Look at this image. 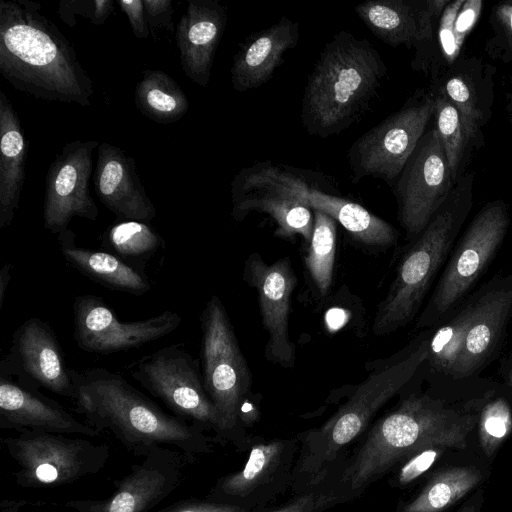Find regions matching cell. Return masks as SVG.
<instances>
[{
  "instance_id": "cell-1",
  "label": "cell",
  "mask_w": 512,
  "mask_h": 512,
  "mask_svg": "<svg viewBox=\"0 0 512 512\" xmlns=\"http://www.w3.org/2000/svg\"><path fill=\"white\" fill-rule=\"evenodd\" d=\"M495 380L454 404L437 386L412 392L378 419L354 448L336 482L351 501L388 474L407 455L426 447L465 449Z\"/></svg>"
},
{
  "instance_id": "cell-2",
  "label": "cell",
  "mask_w": 512,
  "mask_h": 512,
  "mask_svg": "<svg viewBox=\"0 0 512 512\" xmlns=\"http://www.w3.org/2000/svg\"><path fill=\"white\" fill-rule=\"evenodd\" d=\"M71 377L75 411L98 432L109 430L134 455L166 446L193 461L213 451L214 436L165 412L122 375L96 367L71 369Z\"/></svg>"
},
{
  "instance_id": "cell-3",
  "label": "cell",
  "mask_w": 512,
  "mask_h": 512,
  "mask_svg": "<svg viewBox=\"0 0 512 512\" xmlns=\"http://www.w3.org/2000/svg\"><path fill=\"white\" fill-rule=\"evenodd\" d=\"M37 2L1 0L0 74L39 100L89 106L93 83L71 43Z\"/></svg>"
},
{
  "instance_id": "cell-4",
  "label": "cell",
  "mask_w": 512,
  "mask_h": 512,
  "mask_svg": "<svg viewBox=\"0 0 512 512\" xmlns=\"http://www.w3.org/2000/svg\"><path fill=\"white\" fill-rule=\"evenodd\" d=\"M512 320V272L493 275L431 329L428 356L420 369L433 385L481 378L498 358Z\"/></svg>"
},
{
  "instance_id": "cell-5",
  "label": "cell",
  "mask_w": 512,
  "mask_h": 512,
  "mask_svg": "<svg viewBox=\"0 0 512 512\" xmlns=\"http://www.w3.org/2000/svg\"><path fill=\"white\" fill-rule=\"evenodd\" d=\"M386 76L381 55L367 39L337 32L304 89L301 122L307 134L328 138L348 129L366 112Z\"/></svg>"
},
{
  "instance_id": "cell-6",
  "label": "cell",
  "mask_w": 512,
  "mask_h": 512,
  "mask_svg": "<svg viewBox=\"0 0 512 512\" xmlns=\"http://www.w3.org/2000/svg\"><path fill=\"white\" fill-rule=\"evenodd\" d=\"M473 185L474 174L466 172L425 229L412 240L376 313L375 335L390 334L418 314L472 209Z\"/></svg>"
},
{
  "instance_id": "cell-7",
  "label": "cell",
  "mask_w": 512,
  "mask_h": 512,
  "mask_svg": "<svg viewBox=\"0 0 512 512\" xmlns=\"http://www.w3.org/2000/svg\"><path fill=\"white\" fill-rule=\"evenodd\" d=\"M510 225L504 200L487 202L456 241L416 327L433 328L475 289L501 248Z\"/></svg>"
},
{
  "instance_id": "cell-8",
  "label": "cell",
  "mask_w": 512,
  "mask_h": 512,
  "mask_svg": "<svg viewBox=\"0 0 512 512\" xmlns=\"http://www.w3.org/2000/svg\"><path fill=\"white\" fill-rule=\"evenodd\" d=\"M201 371L207 395L217 408L227 441L247 450L254 438L240 426L241 407L248 399L251 375L221 300L213 295L200 315Z\"/></svg>"
},
{
  "instance_id": "cell-9",
  "label": "cell",
  "mask_w": 512,
  "mask_h": 512,
  "mask_svg": "<svg viewBox=\"0 0 512 512\" xmlns=\"http://www.w3.org/2000/svg\"><path fill=\"white\" fill-rule=\"evenodd\" d=\"M1 442L18 466L16 484L28 489L59 487L97 474L110 453L107 444L45 431L23 430Z\"/></svg>"
},
{
  "instance_id": "cell-10",
  "label": "cell",
  "mask_w": 512,
  "mask_h": 512,
  "mask_svg": "<svg viewBox=\"0 0 512 512\" xmlns=\"http://www.w3.org/2000/svg\"><path fill=\"white\" fill-rule=\"evenodd\" d=\"M131 376L173 415L214 433L217 443H228L222 418L206 393L198 361L183 344H172L137 360Z\"/></svg>"
},
{
  "instance_id": "cell-11",
  "label": "cell",
  "mask_w": 512,
  "mask_h": 512,
  "mask_svg": "<svg viewBox=\"0 0 512 512\" xmlns=\"http://www.w3.org/2000/svg\"><path fill=\"white\" fill-rule=\"evenodd\" d=\"M432 92L415 95L356 139L347 153L352 183L366 177L393 185L434 116Z\"/></svg>"
},
{
  "instance_id": "cell-12",
  "label": "cell",
  "mask_w": 512,
  "mask_h": 512,
  "mask_svg": "<svg viewBox=\"0 0 512 512\" xmlns=\"http://www.w3.org/2000/svg\"><path fill=\"white\" fill-rule=\"evenodd\" d=\"M299 449L298 439L254 438L244 466L219 478L206 498L263 512L288 489Z\"/></svg>"
},
{
  "instance_id": "cell-13",
  "label": "cell",
  "mask_w": 512,
  "mask_h": 512,
  "mask_svg": "<svg viewBox=\"0 0 512 512\" xmlns=\"http://www.w3.org/2000/svg\"><path fill=\"white\" fill-rule=\"evenodd\" d=\"M454 185L443 143L434 126L422 136L393 184L399 222L411 241L425 229Z\"/></svg>"
},
{
  "instance_id": "cell-14",
  "label": "cell",
  "mask_w": 512,
  "mask_h": 512,
  "mask_svg": "<svg viewBox=\"0 0 512 512\" xmlns=\"http://www.w3.org/2000/svg\"><path fill=\"white\" fill-rule=\"evenodd\" d=\"M74 339L79 349L110 354L139 348L154 342L179 327L177 312H164L144 320H119L103 298L79 295L73 303Z\"/></svg>"
},
{
  "instance_id": "cell-15",
  "label": "cell",
  "mask_w": 512,
  "mask_h": 512,
  "mask_svg": "<svg viewBox=\"0 0 512 512\" xmlns=\"http://www.w3.org/2000/svg\"><path fill=\"white\" fill-rule=\"evenodd\" d=\"M186 460L174 448L155 447L113 482L114 491L107 498L70 500L63 506L77 512H150L179 487Z\"/></svg>"
},
{
  "instance_id": "cell-16",
  "label": "cell",
  "mask_w": 512,
  "mask_h": 512,
  "mask_svg": "<svg viewBox=\"0 0 512 512\" xmlns=\"http://www.w3.org/2000/svg\"><path fill=\"white\" fill-rule=\"evenodd\" d=\"M97 140L66 143L50 164L45 178L44 228L56 236L74 217L95 221L98 208L90 194L92 155Z\"/></svg>"
},
{
  "instance_id": "cell-17",
  "label": "cell",
  "mask_w": 512,
  "mask_h": 512,
  "mask_svg": "<svg viewBox=\"0 0 512 512\" xmlns=\"http://www.w3.org/2000/svg\"><path fill=\"white\" fill-rule=\"evenodd\" d=\"M243 276L257 292L267 333L265 357L282 367H293L295 346L289 337L288 324L297 280L290 259L286 257L267 264L258 253H252L245 261Z\"/></svg>"
},
{
  "instance_id": "cell-18",
  "label": "cell",
  "mask_w": 512,
  "mask_h": 512,
  "mask_svg": "<svg viewBox=\"0 0 512 512\" xmlns=\"http://www.w3.org/2000/svg\"><path fill=\"white\" fill-rule=\"evenodd\" d=\"M0 366L37 389L71 399V369L53 329L40 318L31 317L16 328Z\"/></svg>"
},
{
  "instance_id": "cell-19",
  "label": "cell",
  "mask_w": 512,
  "mask_h": 512,
  "mask_svg": "<svg viewBox=\"0 0 512 512\" xmlns=\"http://www.w3.org/2000/svg\"><path fill=\"white\" fill-rule=\"evenodd\" d=\"M232 215L243 219L249 212L268 214L276 223V237L301 236L310 242L314 213L289 197L272 177L266 161L241 169L231 182Z\"/></svg>"
},
{
  "instance_id": "cell-20",
  "label": "cell",
  "mask_w": 512,
  "mask_h": 512,
  "mask_svg": "<svg viewBox=\"0 0 512 512\" xmlns=\"http://www.w3.org/2000/svg\"><path fill=\"white\" fill-rule=\"evenodd\" d=\"M269 168L280 188L292 199L321 211L338 222L358 242L373 246H390L397 241L398 231L360 204L329 194L311 185L300 170L269 162Z\"/></svg>"
},
{
  "instance_id": "cell-21",
  "label": "cell",
  "mask_w": 512,
  "mask_h": 512,
  "mask_svg": "<svg viewBox=\"0 0 512 512\" xmlns=\"http://www.w3.org/2000/svg\"><path fill=\"white\" fill-rule=\"evenodd\" d=\"M0 428L98 437L100 432L81 422L60 403L0 366Z\"/></svg>"
},
{
  "instance_id": "cell-22",
  "label": "cell",
  "mask_w": 512,
  "mask_h": 512,
  "mask_svg": "<svg viewBox=\"0 0 512 512\" xmlns=\"http://www.w3.org/2000/svg\"><path fill=\"white\" fill-rule=\"evenodd\" d=\"M449 0H368L354 7L364 25L385 44L416 48L418 59L433 43L434 27Z\"/></svg>"
},
{
  "instance_id": "cell-23",
  "label": "cell",
  "mask_w": 512,
  "mask_h": 512,
  "mask_svg": "<svg viewBox=\"0 0 512 512\" xmlns=\"http://www.w3.org/2000/svg\"><path fill=\"white\" fill-rule=\"evenodd\" d=\"M93 182L99 200L117 220L150 223L155 218L156 209L140 181L135 159L123 149L99 144Z\"/></svg>"
},
{
  "instance_id": "cell-24",
  "label": "cell",
  "mask_w": 512,
  "mask_h": 512,
  "mask_svg": "<svg viewBox=\"0 0 512 512\" xmlns=\"http://www.w3.org/2000/svg\"><path fill=\"white\" fill-rule=\"evenodd\" d=\"M227 24L226 8L214 0H189L176 26V44L184 74L206 87L217 47Z\"/></svg>"
},
{
  "instance_id": "cell-25",
  "label": "cell",
  "mask_w": 512,
  "mask_h": 512,
  "mask_svg": "<svg viewBox=\"0 0 512 512\" xmlns=\"http://www.w3.org/2000/svg\"><path fill=\"white\" fill-rule=\"evenodd\" d=\"M493 75V67L481 60L457 58L436 86L456 106L476 148L483 144V127L491 115Z\"/></svg>"
},
{
  "instance_id": "cell-26",
  "label": "cell",
  "mask_w": 512,
  "mask_h": 512,
  "mask_svg": "<svg viewBox=\"0 0 512 512\" xmlns=\"http://www.w3.org/2000/svg\"><path fill=\"white\" fill-rule=\"evenodd\" d=\"M298 22L287 17L247 38L233 57L231 82L237 92L266 83L281 65L284 55L299 41Z\"/></svg>"
},
{
  "instance_id": "cell-27",
  "label": "cell",
  "mask_w": 512,
  "mask_h": 512,
  "mask_svg": "<svg viewBox=\"0 0 512 512\" xmlns=\"http://www.w3.org/2000/svg\"><path fill=\"white\" fill-rule=\"evenodd\" d=\"M27 141L17 112L0 90V229L8 228L19 208L25 182Z\"/></svg>"
},
{
  "instance_id": "cell-28",
  "label": "cell",
  "mask_w": 512,
  "mask_h": 512,
  "mask_svg": "<svg viewBox=\"0 0 512 512\" xmlns=\"http://www.w3.org/2000/svg\"><path fill=\"white\" fill-rule=\"evenodd\" d=\"M59 250L72 267L100 285L133 295H143L151 290L144 272L106 250L80 247L76 235L67 229L57 235Z\"/></svg>"
},
{
  "instance_id": "cell-29",
  "label": "cell",
  "mask_w": 512,
  "mask_h": 512,
  "mask_svg": "<svg viewBox=\"0 0 512 512\" xmlns=\"http://www.w3.org/2000/svg\"><path fill=\"white\" fill-rule=\"evenodd\" d=\"M134 102L142 115L158 124L179 121L189 101L179 84L161 70H145L136 84Z\"/></svg>"
},
{
  "instance_id": "cell-30",
  "label": "cell",
  "mask_w": 512,
  "mask_h": 512,
  "mask_svg": "<svg viewBox=\"0 0 512 512\" xmlns=\"http://www.w3.org/2000/svg\"><path fill=\"white\" fill-rule=\"evenodd\" d=\"M482 480L474 467H452L435 473L411 500L396 512H443L475 488Z\"/></svg>"
},
{
  "instance_id": "cell-31",
  "label": "cell",
  "mask_w": 512,
  "mask_h": 512,
  "mask_svg": "<svg viewBox=\"0 0 512 512\" xmlns=\"http://www.w3.org/2000/svg\"><path fill=\"white\" fill-rule=\"evenodd\" d=\"M435 102V127L443 143L452 180L456 184L465 174L475 145L469 137L456 106L438 88L431 91Z\"/></svg>"
},
{
  "instance_id": "cell-32",
  "label": "cell",
  "mask_w": 512,
  "mask_h": 512,
  "mask_svg": "<svg viewBox=\"0 0 512 512\" xmlns=\"http://www.w3.org/2000/svg\"><path fill=\"white\" fill-rule=\"evenodd\" d=\"M165 242L150 223L135 220H117L102 237L101 248H106L130 265L144 270L148 261Z\"/></svg>"
},
{
  "instance_id": "cell-33",
  "label": "cell",
  "mask_w": 512,
  "mask_h": 512,
  "mask_svg": "<svg viewBox=\"0 0 512 512\" xmlns=\"http://www.w3.org/2000/svg\"><path fill=\"white\" fill-rule=\"evenodd\" d=\"M477 425L482 450L491 457L512 431V387L494 381L480 409Z\"/></svg>"
},
{
  "instance_id": "cell-34",
  "label": "cell",
  "mask_w": 512,
  "mask_h": 512,
  "mask_svg": "<svg viewBox=\"0 0 512 512\" xmlns=\"http://www.w3.org/2000/svg\"><path fill=\"white\" fill-rule=\"evenodd\" d=\"M314 227L305 265L321 296L329 291L333 278L337 222L321 211H313Z\"/></svg>"
},
{
  "instance_id": "cell-35",
  "label": "cell",
  "mask_w": 512,
  "mask_h": 512,
  "mask_svg": "<svg viewBox=\"0 0 512 512\" xmlns=\"http://www.w3.org/2000/svg\"><path fill=\"white\" fill-rule=\"evenodd\" d=\"M348 502L351 499L339 487L325 486L292 495L289 501L268 512H324Z\"/></svg>"
},
{
  "instance_id": "cell-36",
  "label": "cell",
  "mask_w": 512,
  "mask_h": 512,
  "mask_svg": "<svg viewBox=\"0 0 512 512\" xmlns=\"http://www.w3.org/2000/svg\"><path fill=\"white\" fill-rule=\"evenodd\" d=\"M493 36L486 46L488 54L505 63L512 61V1L500 2L491 13Z\"/></svg>"
},
{
  "instance_id": "cell-37",
  "label": "cell",
  "mask_w": 512,
  "mask_h": 512,
  "mask_svg": "<svg viewBox=\"0 0 512 512\" xmlns=\"http://www.w3.org/2000/svg\"><path fill=\"white\" fill-rule=\"evenodd\" d=\"M444 448L426 447L402 458L389 473L393 487H405L423 475L435 463Z\"/></svg>"
},
{
  "instance_id": "cell-38",
  "label": "cell",
  "mask_w": 512,
  "mask_h": 512,
  "mask_svg": "<svg viewBox=\"0 0 512 512\" xmlns=\"http://www.w3.org/2000/svg\"><path fill=\"white\" fill-rule=\"evenodd\" d=\"M113 4V0H62L57 12L69 27H75L77 17L88 19L93 25H102L113 12Z\"/></svg>"
},
{
  "instance_id": "cell-39",
  "label": "cell",
  "mask_w": 512,
  "mask_h": 512,
  "mask_svg": "<svg viewBox=\"0 0 512 512\" xmlns=\"http://www.w3.org/2000/svg\"><path fill=\"white\" fill-rule=\"evenodd\" d=\"M465 0L450 1V3L444 9L438 27V43L439 50L443 60L450 66L453 64L460 51V46L457 43V39L454 32V23L457 14L463 6Z\"/></svg>"
},
{
  "instance_id": "cell-40",
  "label": "cell",
  "mask_w": 512,
  "mask_h": 512,
  "mask_svg": "<svg viewBox=\"0 0 512 512\" xmlns=\"http://www.w3.org/2000/svg\"><path fill=\"white\" fill-rule=\"evenodd\" d=\"M150 32L165 29L175 32L171 0H143Z\"/></svg>"
},
{
  "instance_id": "cell-41",
  "label": "cell",
  "mask_w": 512,
  "mask_h": 512,
  "mask_svg": "<svg viewBox=\"0 0 512 512\" xmlns=\"http://www.w3.org/2000/svg\"><path fill=\"white\" fill-rule=\"evenodd\" d=\"M155 512H249L243 508L205 499H183Z\"/></svg>"
},
{
  "instance_id": "cell-42",
  "label": "cell",
  "mask_w": 512,
  "mask_h": 512,
  "mask_svg": "<svg viewBox=\"0 0 512 512\" xmlns=\"http://www.w3.org/2000/svg\"><path fill=\"white\" fill-rule=\"evenodd\" d=\"M127 16L132 32L138 39H147L150 33L143 0H117Z\"/></svg>"
},
{
  "instance_id": "cell-43",
  "label": "cell",
  "mask_w": 512,
  "mask_h": 512,
  "mask_svg": "<svg viewBox=\"0 0 512 512\" xmlns=\"http://www.w3.org/2000/svg\"><path fill=\"white\" fill-rule=\"evenodd\" d=\"M481 9V0H467L459 10L454 23V32L460 47L463 45L466 36L476 23Z\"/></svg>"
},
{
  "instance_id": "cell-44",
  "label": "cell",
  "mask_w": 512,
  "mask_h": 512,
  "mask_svg": "<svg viewBox=\"0 0 512 512\" xmlns=\"http://www.w3.org/2000/svg\"><path fill=\"white\" fill-rule=\"evenodd\" d=\"M498 376L502 383L512 387V345L510 350L505 354V356L500 361L498 368Z\"/></svg>"
},
{
  "instance_id": "cell-45",
  "label": "cell",
  "mask_w": 512,
  "mask_h": 512,
  "mask_svg": "<svg viewBox=\"0 0 512 512\" xmlns=\"http://www.w3.org/2000/svg\"><path fill=\"white\" fill-rule=\"evenodd\" d=\"M11 263L6 262L0 270V309L3 306L6 292L11 280Z\"/></svg>"
},
{
  "instance_id": "cell-46",
  "label": "cell",
  "mask_w": 512,
  "mask_h": 512,
  "mask_svg": "<svg viewBox=\"0 0 512 512\" xmlns=\"http://www.w3.org/2000/svg\"><path fill=\"white\" fill-rule=\"evenodd\" d=\"M26 504L21 499H4L0 502V512H21Z\"/></svg>"
},
{
  "instance_id": "cell-47",
  "label": "cell",
  "mask_w": 512,
  "mask_h": 512,
  "mask_svg": "<svg viewBox=\"0 0 512 512\" xmlns=\"http://www.w3.org/2000/svg\"><path fill=\"white\" fill-rule=\"evenodd\" d=\"M458 512H476V507L472 504L463 506Z\"/></svg>"
}]
</instances>
